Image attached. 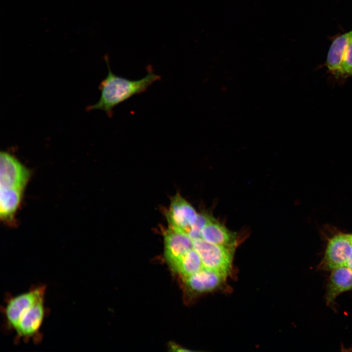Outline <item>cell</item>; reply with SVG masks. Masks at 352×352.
<instances>
[{
	"instance_id": "1",
	"label": "cell",
	"mask_w": 352,
	"mask_h": 352,
	"mask_svg": "<svg viewBox=\"0 0 352 352\" xmlns=\"http://www.w3.org/2000/svg\"><path fill=\"white\" fill-rule=\"evenodd\" d=\"M104 59L106 63L108 73L101 82L99 88L101 95L95 104L87 108L88 110H99L104 111L109 117L113 114V109L131 97L144 92L161 77L149 68L147 74L138 80H130L113 73L110 69L107 54Z\"/></svg>"
},
{
	"instance_id": "2",
	"label": "cell",
	"mask_w": 352,
	"mask_h": 352,
	"mask_svg": "<svg viewBox=\"0 0 352 352\" xmlns=\"http://www.w3.org/2000/svg\"><path fill=\"white\" fill-rule=\"evenodd\" d=\"M46 286L43 284L32 286L27 291L16 296H7L2 313L4 328L7 330H15L21 317L35 303L44 298Z\"/></svg>"
},
{
	"instance_id": "3",
	"label": "cell",
	"mask_w": 352,
	"mask_h": 352,
	"mask_svg": "<svg viewBox=\"0 0 352 352\" xmlns=\"http://www.w3.org/2000/svg\"><path fill=\"white\" fill-rule=\"evenodd\" d=\"M193 243L204 267L227 277L231 269L234 247L212 243L202 239L194 240Z\"/></svg>"
},
{
	"instance_id": "4",
	"label": "cell",
	"mask_w": 352,
	"mask_h": 352,
	"mask_svg": "<svg viewBox=\"0 0 352 352\" xmlns=\"http://www.w3.org/2000/svg\"><path fill=\"white\" fill-rule=\"evenodd\" d=\"M31 173L14 155L1 151L0 153V188L24 191Z\"/></svg>"
},
{
	"instance_id": "5",
	"label": "cell",
	"mask_w": 352,
	"mask_h": 352,
	"mask_svg": "<svg viewBox=\"0 0 352 352\" xmlns=\"http://www.w3.org/2000/svg\"><path fill=\"white\" fill-rule=\"evenodd\" d=\"M44 298L35 303L21 317L15 330V342L21 340L27 342L31 339L35 342L40 340V330L46 313Z\"/></svg>"
},
{
	"instance_id": "6",
	"label": "cell",
	"mask_w": 352,
	"mask_h": 352,
	"mask_svg": "<svg viewBox=\"0 0 352 352\" xmlns=\"http://www.w3.org/2000/svg\"><path fill=\"white\" fill-rule=\"evenodd\" d=\"M352 253V234L336 235L329 240L319 267L321 269L332 270L344 266Z\"/></svg>"
},
{
	"instance_id": "7",
	"label": "cell",
	"mask_w": 352,
	"mask_h": 352,
	"mask_svg": "<svg viewBox=\"0 0 352 352\" xmlns=\"http://www.w3.org/2000/svg\"><path fill=\"white\" fill-rule=\"evenodd\" d=\"M198 214L194 207L177 194L172 198L165 216L169 226L188 235Z\"/></svg>"
},
{
	"instance_id": "8",
	"label": "cell",
	"mask_w": 352,
	"mask_h": 352,
	"mask_svg": "<svg viewBox=\"0 0 352 352\" xmlns=\"http://www.w3.org/2000/svg\"><path fill=\"white\" fill-rule=\"evenodd\" d=\"M164 255L173 269L180 260L194 249L193 241L185 233L169 226L163 233Z\"/></svg>"
},
{
	"instance_id": "9",
	"label": "cell",
	"mask_w": 352,
	"mask_h": 352,
	"mask_svg": "<svg viewBox=\"0 0 352 352\" xmlns=\"http://www.w3.org/2000/svg\"><path fill=\"white\" fill-rule=\"evenodd\" d=\"M226 277L216 271L203 267L185 278V282L194 291L198 293L212 291L218 288Z\"/></svg>"
},
{
	"instance_id": "10",
	"label": "cell",
	"mask_w": 352,
	"mask_h": 352,
	"mask_svg": "<svg viewBox=\"0 0 352 352\" xmlns=\"http://www.w3.org/2000/svg\"><path fill=\"white\" fill-rule=\"evenodd\" d=\"M24 191L0 188V217L1 220L9 226L16 223V215L20 207Z\"/></svg>"
},
{
	"instance_id": "11",
	"label": "cell",
	"mask_w": 352,
	"mask_h": 352,
	"mask_svg": "<svg viewBox=\"0 0 352 352\" xmlns=\"http://www.w3.org/2000/svg\"><path fill=\"white\" fill-rule=\"evenodd\" d=\"M352 288V270L345 265L333 269L327 286V304H332L339 295Z\"/></svg>"
},
{
	"instance_id": "12",
	"label": "cell",
	"mask_w": 352,
	"mask_h": 352,
	"mask_svg": "<svg viewBox=\"0 0 352 352\" xmlns=\"http://www.w3.org/2000/svg\"><path fill=\"white\" fill-rule=\"evenodd\" d=\"M352 30L337 36L332 41L327 54L325 66L336 77H340V70L345 52Z\"/></svg>"
},
{
	"instance_id": "13",
	"label": "cell",
	"mask_w": 352,
	"mask_h": 352,
	"mask_svg": "<svg viewBox=\"0 0 352 352\" xmlns=\"http://www.w3.org/2000/svg\"><path fill=\"white\" fill-rule=\"evenodd\" d=\"M201 236L205 241L216 244L235 247L236 243L235 234L213 218L201 230Z\"/></svg>"
},
{
	"instance_id": "14",
	"label": "cell",
	"mask_w": 352,
	"mask_h": 352,
	"mask_svg": "<svg viewBox=\"0 0 352 352\" xmlns=\"http://www.w3.org/2000/svg\"><path fill=\"white\" fill-rule=\"evenodd\" d=\"M203 267L199 255L194 248L185 255L173 269L185 278Z\"/></svg>"
},
{
	"instance_id": "15",
	"label": "cell",
	"mask_w": 352,
	"mask_h": 352,
	"mask_svg": "<svg viewBox=\"0 0 352 352\" xmlns=\"http://www.w3.org/2000/svg\"><path fill=\"white\" fill-rule=\"evenodd\" d=\"M212 217L204 213L198 214L188 235L193 240L202 239L201 231Z\"/></svg>"
},
{
	"instance_id": "16",
	"label": "cell",
	"mask_w": 352,
	"mask_h": 352,
	"mask_svg": "<svg viewBox=\"0 0 352 352\" xmlns=\"http://www.w3.org/2000/svg\"><path fill=\"white\" fill-rule=\"evenodd\" d=\"M352 77V32L341 65L340 77Z\"/></svg>"
},
{
	"instance_id": "17",
	"label": "cell",
	"mask_w": 352,
	"mask_h": 352,
	"mask_svg": "<svg viewBox=\"0 0 352 352\" xmlns=\"http://www.w3.org/2000/svg\"><path fill=\"white\" fill-rule=\"evenodd\" d=\"M345 266L352 270V253H351L350 257L349 258Z\"/></svg>"
},
{
	"instance_id": "18",
	"label": "cell",
	"mask_w": 352,
	"mask_h": 352,
	"mask_svg": "<svg viewBox=\"0 0 352 352\" xmlns=\"http://www.w3.org/2000/svg\"></svg>"
}]
</instances>
